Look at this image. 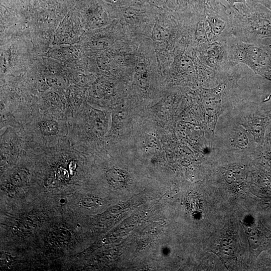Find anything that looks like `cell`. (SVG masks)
<instances>
[{"label": "cell", "mask_w": 271, "mask_h": 271, "mask_svg": "<svg viewBox=\"0 0 271 271\" xmlns=\"http://www.w3.org/2000/svg\"><path fill=\"white\" fill-rule=\"evenodd\" d=\"M250 254L257 257L263 250L271 246V232L258 221L252 226H245Z\"/></svg>", "instance_id": "7"}, {"label": "cell", "mask_w": 271, "mask_h": 271, "mask_svg": "<svg viewBox=\"0 0 271 271\" xmlns=\"http://www.w3.org/2000/svg\"><path fill=\"white\" fill-rule=\"evenodd\" d=\"M227 42L232 66L245 64L255 73L271 81V45L244 42L234 38Z\"/></svg>", "instance_id": "2"}, {"label": "cell", "mask_w": 271, "mask_h": 271, "mask_svg": "<svg viewBox=\"0 0 271 271\" xmlns=\"http://www.w3.org/2000/svg\"><path fill=\"white\" fill-rule=\"evenodd\" d=\"M40 130L46 136H54L58 133V124L51 120H42L39 123Z\"/></svg>", "instance_id": "9"}, {"label": "cell", "mask_w": 271, "mask_h": 271, "mask_svg": "<svg viewBox=\"0 0 271 271\" xmlns=\"http://www.w3.org/2000/svg\"><path fill=\"white\" fill-rule=\"evenodd\" d=\"M106 178L108 182L114 187L122 188L126 184L127 176L120 169L109 170L107 173Z\"/></svg>", "instance_id": "8"}, {"label": "cell", "mask_w": 271, "mask_h": 271, "mask_svg": "<svg viewBox=\"0 0 271 271\" xmlns=\"http://www.w3.org/2000/svg\"><path fill=\"white\" fill-rule=\"evenodd\" d=\"M195 50L201 62L216 73L226 72L235 67L229 61L227 41L209 42Z\"/></svg>", "instance_id": "4"}, {"label": "cell", "mask_w": 271, "mask_h": 271, "mask_svg": "<svg viewBox=\"0 0 271 271\" xmlns=\"http://www.w3.org/2000/svg\"><path fill=\"white\" fill-rule=\"evenodd\" d=\"M170 32L167 28L162 27L158 22H156L152 33V38L155 40L163 41L168 39Z\"/></svg>", "instance_id": "11"}, {"label": "cell", "mask_w": 271, "mask_h": 271, "mask_svg": "<svg viewBox=\"0 0 271 271\" xmlns=\"http://www.w3.org/2000/svg\"><path fill=\"white\" fill-rule=\"evenodd\" d=\"M217 0H209L208 3L214 2ZM227 5L232 6L236 4L244 3L247 0H224Z\"/></svg>", "instance_id": "14"}, {"label": "cell", "mask_w": 271, "mask_h": 271, "mask_svg": "<svg viewBox=\"0 0 271 271\" xmlns=\"http://www.w3.org/2000/svg\"><path fill=\"white\" fill-rule=\"evenodd\" d=\"M243 176V172L241 169L232 168L226 172L225 180L229 184L241 183Z\"/></svg>", "instance_id": "13"}, {"label": "cell", "mask_w": 271, "mask_h": 271, "mask_svg": "<svg viewBox=\"0 0 271 271\" xmlns=\"http://www.w3.org/2000/svg\"><path fill=\"white\" fill-rule=\"evenodd\" d=\"M254 2L262 4L271 11V0H252Z\"/></svg>", "instance_id": "15"}, {"label": "cell", "mask_w": 271, "mask_h": 271, "mask_svg": "<svg viewBox=\"0 0 271 271\" xmlns=\"http://www.w3.org/2000/svg\"><path fill=\"white\" fill-rule=\"evenodd\" d=\"M136 79L139 86L144 88L148 84L147 69L144 63H139L136 67Z\"/></svg>", "instance_id": "10"}, {"label": "cell", "mask_w": 271, "mask_h": 271, "mask_svg": "<svg viewBox=\"0 0 271 271\" xmlns=\"http://www.w3.org/2000/svg\"><path fill=\"white\" fill-rule=\"evenodd\" d=\"M225 4L234 39L254 43L271 38V11L266 7L252 0L232 6Z\"/></svg>", "instance_id": "1"}, {"label": "cell", "mask_w": 271, "mask_h": 271, "mask_svg": "<svg viewBox=\"0 0 271 271\" xmlns=\"http://www.w3.org/2000/svg\"><path fill=\"white\" fill-rule=\"evenodd\" d=\"M208 25L211 41L233 38L232 29L226 5L217 0L208 3L204 13Z\"/></svg>", "instance_id": "3"}, {"label": "cell", "mask_w": 271, "mask_h": 271, "mask_svg": "<svg viewBox=\"0 0 271 271\" xmlns=\"http://www.w3.org/2000/svg\"><path fill=\"white\" fill-rule=\"evenodd\" d=\"M231 146L236 148H244L248 144V140L247 136L242 131L235 132L230 138Z\"/></svg>", "instance_id": "12"}, {"label": "cell", "mask_w": 271, "mask_h": 271, "mask_svg": "<svg viewBox=\"0 0 271 271\" xmlns=\"http://www.w3.org/2000/svg\"><path fill=\"white\" fill-rule=\"evenodd\" d=\"M240 251L238 233L232 224L227 225L220 231L216 245L210 250L218 256L224 264L235 260Z\"/></svg>", "instance_id": "6"}, {"label": "cell", "mask_w": 271, "mask_h": 271, "mask_svg": "<svg viewBox=\"0 0 271 271\" xmlns=\"http://www.w3.org/2000/svg\"><path fill=\"white\" fill-rule=\"evenodd\" d=\"M226 89V83L222 82L215 87L202 88L199 91L207 124L213 133L222 112V99Z\"/></svg>", "instance_id": "5"}]
</instances>
